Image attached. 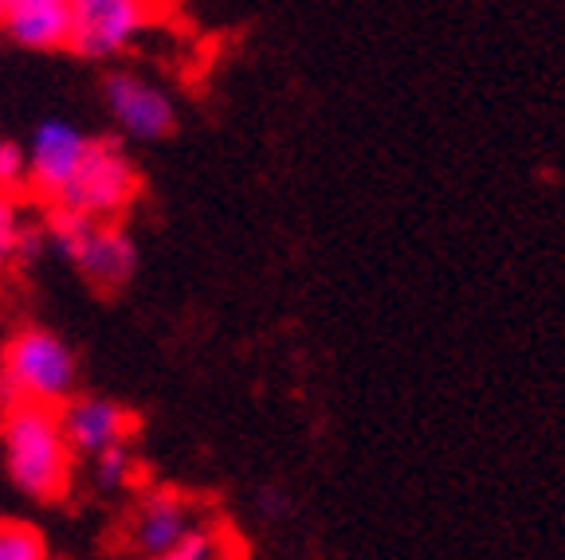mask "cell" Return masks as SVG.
Returning <instances> with one entry per match:
<instances>
[{
	"instance_id": "5b68a950",
	"label": "cell",
	"mask_w": 565,
	"mask_h": 560,
	"mask_svg": "<svg viewBox=\"0 0 565 560\" xmlns=\"http://www.w3.org/2000/svg\"><path fill=\"white\" fill-rule=\"evenodd\" d=\"M158 9L146 0H75L67 47L79 60H115L150 32Z\"/></svg>"
},
{
	"instance_id": "6da1fadb",
	"label": "cell",
	"mask_w": 565,
	"mask_h": 560,
	"mask_svg": "<svg viewBox=\"0 0 565 560\" xmlns=\"http://www.w3.org/2000/svg\"><path fill=\"white\" fill-rule=\"evenodd\" d=\"M0 455L9 482L20 494L35 502H55L71 491V455L67 439L60 431L55 408H35V403H4L0 412Z\"/></svg>"
},
{
	"instance_id": "9a60e30c",
	"label": "cell",
	"mask_w": 565,
	"mask_h": 560,
	"mask_svg": "<svg viewBox=\"0 0 565 560\" xmlns=\"http://www.w3.org/2000/svg\"><path fill=\"white\" fill-rule=\"evenodd\" d=\"M20 189H28V153L20 141L0 138V193L17 196Z\"/></svg>"
},
{
	"instance_id": "3957f363",
	"label": "cell",
	"mask_w": 565,
	"mask_h": 560,
	"mask_svg": "<svg viewBox=\"0 0 565 560\" xmlns=\"http://www.w3.org/2000/svg\"><path fill=\"white\" fill-rule=\"evenodd\" d=\"M44 236L95 290H122L138 271V247L118 224H95L75 212H47Z\"/></svg>"
},
{
	"instance_id": "4fadbf2b",
	"label": "cell",
	"mask_w": 565,
	"mask_h": 560,
	"mask_svg": "<svg viewBox=\"0 0 565 560\" xmlns=\"http://www.w3.org/2000/svg\"><path fill=\"white\" fill-rule=\"evenodd\" d=\"M0 560H47V541L44 534L28 521L4 517L0 521Z\"/></svg>"
},
{
	"instance_id": "277c9868",
	"label": "cell",
	"mask_w": 565,
	"mask_h": 560,
	"mask_svg": "<svg viewBox=\"0 0 565 560\" xmlns=\"http://www.w3.org/2000/svg\"><path fill=\"white\" fill-rule=\"evenodd\" d=\"M141 193V176L134 158L122 149L118 138H90L83 165L75 169L71 184L60 193L52 208L75 212L95 224H115Z\"/></svg>"
},
{
	"instance_id": "7c38bea8",
	"label": "cell",
	"mask_w": 565,
	"mask_h": 560,
	"mask_svg": "<svg viewBox=\"0 0 565 560\" xmlns=\"http://www.w3.org/2000/svg\"><path fill=\"white\" fill-rule=\"evenodd\" d=\"M90 463H95V486H103V491H126L138 478V455H134L130 439L115 443L110 451L90 459Z\"/></svg>"
},
{
	"instance_id": "30bf717a",
	"label": "cell",
	"mask_w": 565,
	"mask_h": 560,
	"mask_svg": "<svg viewBox=\"0 0 565 560\" xmlns=\"http://www.w3.org/2000/svg\"><path fill=\"white\" fill-rule=\"evenodd\" d=\"M0 35L24 52H60L71 40L67 0H0Z\"/></svg>"
},
{
	"instance_id": "9c48e42d",
	"label": "cell",
	"mask_w": 565,
	"mask_h": 560,
	"mask_svg": "<svg viewBox=\"0 0 565 560\" xmlns=\"http://www.w3.org/2000/svg\"><path fill=\"white\" fill-rule=\"evenodd\" d=\"M130 412L122 403L103 400V396H71L60 408V431L67 439L71 455L95 459L130 435Z\"/></svg>"
},
{
	"instance_id": "5bb4252c",
	"label": "cell",
	"mask_w": 565,
	"mask_h": 560,
	"mask_svg": "<svg viewBox=\"0 0 565 560\" xmlns=\"http://www.w3.org/2000/svg\"><path fill=\"white\" fill-rule=\"evenodd\" d=\"M24 228H28V216H24V204H20V196L0 193V263L17 259Z\"/></svg>"
},
{
	"instance_id": "52a82bcc",
	"label": "cell",
	"mask_w": 565,
	"mask_h": 560,
	"mask_svg": "<svg viewBox=\"0 0 565 560\" xmlns=\"http://www.w3.org/2000/svg\"><path fill=\"white\" fill-rule=\"evenodd\" d=\"M90 138L71 126L67 118H44V122L32 130V141L24 146L28 153V189L44 201H60V193L71 184L75 169L83 165V153H87Z\"/></svg>"
},
{
	"instance_id": "7a4b0ae2",
	"label": "cell",
	"mask_w": 565,
	"mask_h": 560,
	"mask_svg": "<svg viewBox=\"0 0 565 560\" xmlns=\"http://www.w3.org/2000/svg\"><path fill=\"white\" fill-rule=\"evenodd\" d=\"M75 353L60 333L44 325H24L0 345V392L9 396V403H35L60 412L75 396Z\"/></svg>"
},
{
	"instance_id": "ba28073f",
	"label": "cell",
	"mask_w": 565,
	"mask_h": 560,
	"mask_svg": "<svg viewBox=\"0 0 565 560\" xmlns=\"http://www.w3.org/2000/svg\"><path fill=\"white\" fill-rule=\"evenodd\" d=\"M201 526V506L193 498L177 491H161L150 494L146 502H138V509L126 521V537H130L134 552H141L146 560H158Z\"/></svg>"
},
{
	"instance_id": "2e32d148",
	"label": "cell",
	"mask_w": 565,
	"mask_h": 560,
	"mask_svg": "<svg viewBox=\"0 0 565 560\" xmlns=\"http://www.w3.org/2000/svg\"><path fill=\"white\" fill-rule=\"evenodd\" d=\"M259 514H264L267 521H279V517L291 514V498L282 491H264L259 494Z\"/></svg>"
},
{
	"instance_id": "8992f818",
	"label": "cell",
	"mask_w": 565,
	"mask_h": 560,
	"mask_svg": "<svg viewBox=\"0 0 565 560\" xmlns=\"http://www.w3.org/2000/svg\"><path fill=\"white\" fill-rule=\"evenodd\" d=\"M103 103L118 133L130 141H161L177 126L173 95L138 71H110L103 83Z\"/></svg>"
},
{
	"instance_id": "8fae6325",
	"label": "cell",
	"mask_w": 565,
	"mask_h": 560,
	"mask_svg": "<svg viewBox=\"0 0 565 560\" xmlns=\"http://www.w3.org/2000/svg\"><path fill=\"white\" fill-rule=\"evenodd\" d=\"M158 560H244V549H239V541L224 526L204 521L196 534H189L177 549H169Z\"/></svg>"
}]
</instances>
